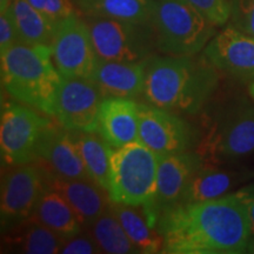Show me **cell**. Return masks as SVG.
Wrapping results in <instances>:
<instances>
[{
    "label": "cell",
    "instance_id": "obj_1",
    "mask_svg": "<svg viewBox=\"0 0 254 254\" xmlns=\"http://www.w3.org/2000/svg\"><path fill=\"white\" fill-rule=\"evenodd\" d=\"M155 230L166 254L246 253L252 232L245 204L236 193L171 208Z\"/></svg>",
    "mask_w": 254,
    "mask_h": 254
},
{
    "label": "cell",
    "instance_id": "obj_2",
    "mask_svg": "<svg viewBox=\"0 0 254 254\" xmlns=\"http://www.w3.org/2000/svg\"><path fill=\"white\" fill-rule=\"evenodd\" d=\"M218 87V69L204 55H154L146 62L142 97L159 109L194 116L207 106Z\"/></svg>",
    "mask_w": 254,
    "mask_h": 254
},
{
    "label": "cell",
    "instance_id": "obj_3",
    "mask_svg": "<svg viewBox=\"0 0 254 254\" xmlns=\"http://www.w3.org/2000/svg\"><path fill=\"white\" fill-rule=\"evenodd\" d=\"M1 85L7 94L45 116L55 117L63 77L47 45L14 44L1 53Z\"/></svg>",
    "mask_w": 254,
    "mask_h": 254
},
{
    "label": "cell",
    "instance_id": "obj_4",
    "mask_svg": "<svg viewBox=\"0 0 254 254\" xmlns=\"http://www.w3.org/2000/svg\"><path fill=\"white\" fill-rule=\"evenodd\" d=\"M195 151L206 164L228 165L254 153V105L244 95L217 105Z\"/></svg>",
    "mask_w": 254,
    "mask_h": 254
},
{
    "label": "cell",
    "instance_id": "obj_5",
    "mask_svg": "<svg viewBox=\"0 0 254 254\" xmlns=\"http://www.w3.org/2000/svg\"><path fill=\"white\" fill-rule=\"evenodd\" d=\"M151 24L159 52L195 56L214 37V25L185 0H154Z\"/></svg>",
    "mask_w": 254,
    "mask_h": 254
},
{
    "label": "cell",
    "instance_id": "obj_6",
    "mask_svg": "<svg viewBox=\"0 0 254 254\" xmlns=\"http://www.w3.org/2000/svg\"><path fill=\"white\" fill-rule=\"evenodd\" d=\"M159 155L140 140L112 148L109 194L113 202L142 206L155 189Z\"/></svg>",
    "mask_w": 254,
    "mask_h": 254
},
{
    "label": "cell",
    "instance_id": "obj_7",
    "mask_svg": "<svg viewBox=\"0 0 254 254\" xmlns=\"http://www.w3.org/2000/svg\"><path fill=\"white\" fill-rule=\"evenodd\" d=\"M98 58L142 63L154 56L155 34L151 23L86 17Z\"/></svg>",
    "mask_w": 254,
    "mask_h": 254
},
{
    "label": "cell",
    "instance_id": "obj_8",
    "mask_svg": "<svg viewBox=\"0 0 254 254\" xmlns=\"http://www.w3.org/2000/svg\"><path fill=\"white\" fill-rule=\"evenodd\" d=\"M49 117L17 100L2 105L0 151L4 166L36 163L44 133L52 124Z\"/></svg>",
    "mask_w": 254,
    "mask_h": 254
},
{
    "label": "cell",
    "instance_id": "obj_9",
    "mask_svg": "<svg viewBox=\"0 0 254 254\" xmlns=\"http://www.w3.org/2000/svg\"><path fill=\"white\" fill-rule=\"evenodd\" d=\"M200 135L182 114L139 103V140L159 157L195 150Z\"/></svg>",
    "mask_w": 254,
    "mask_h": 254
},
{
    "label": "cell",
    "instance_id": "obj_10",
    "mask_svg": "<svg viewBox=\"0 0 254 254\" xmlns=\"http://www.w3.org/2000/svg\"><path fill=\"white\" fill-rule=\"evenodd\" d=\"M204 164L195 150L159 158L155 189L141 206L151 227L155 228L163 215L180 204L190 180Z\"/></svg>",
    "mask_w": 254,
    "mask_h": 254
},
{
    "label": "cell",
    "instance_id": "obj_11",
    "mask_svg": "<svg viewBox=\"0 0 254 254\" xmlns=\"http://www.w3.org/2000/svg\"><path fill=\"white\" fill-rule=\"evenodd\" d=\"M45 187L44 171L37 163L6 166L1 177V232L32 217Z\"/></svg>",
    "mask_w": 254,
    "mask_h": 254
},
{
    "label": "cell",
    "instance_id": "obj_12",
    "mask_svg": "<svg viewBox=\"0 0 254 254\" xmlns=\"http://www.w3.org/2000/svg\"><path fill=\"white\" fill-rule=\"evenodd\" d=\"M51 50L63 78H92L98 56L86 20L77 14L64 19L57 26Z\"/></svg>",
    "mask_w": 254,
    "mask_h": 254
},
{
    "label": "cell",
    "instance_id": "obj_13",
    "mask_svg": "<svg viewBox=\"0 0 254 254\" xmlns=\"http://www.w3.org/2000/svg\"><path fill=\"white\" fill-rule=\"evenodd\" d=\"M104 94L88 78H63L55 118L72 132H97Z\"/></svg>",
    "mask_w": 254,
    "mask_h": 254
},
{
    "label": "cell",
    "instance_id": "obj_14",
    "mask_svg": "<svg viewBox=\"0 0 254 254\" xmlns=\"http://www.w3.org/2000/svg\"><path fill=\"white\" fill-rule=\"evenodd\" d=\"M36 163L44 172L67 179H90L72 131L52 123L44 133Z\"/></svg>",
    "mask_w": 254,
    "mask_h": 254
},
{
    "label": "cell",
    "instance_id": "obj_15",
    "mask_svg": "<svg viewBox=\"0 0 254 254\" xmlns=\"http://www.w3.org/2000/svg\"><path fill=\"white\" fill-rule=\"evenodd\" d=\"M204 56L218 71L239 80L254 79V37L228 26L209 40Z\"/></svg>",
    "mask_w": 254,
    "mask_h": 254
},
{
    "label": "cell",
    "instance_id": "obj_16",
    "mask_svg": "<svg viewBox=\"0 0 254 254\" xmlns=\"http://www.w3.org/2000/svg\"><path fill=\"white\" fill-rule=\"evenodd\" d=\"M45 184L63 196L71 206L82 228L93 222L110 207L109 192L91 179H67L44 172Z\"/></svg>",
    "mask_w": 254,
    "mask_h": 254
},
{
    "label": "cell",
    "instance_id": "obj_17",
    "mask_svg": "<svg viewBox=\"0 0 254 254\" xmlns=\"http://www.w3.org/2000/svg\"><path fill=\"white\" fill-rule=\"evenodd\" d=\"M97 132L112 148L139 140V103L128 98L105 97Z\"/></svg>",
    "mask_w": 254,
    "mask_h": 254
},
{
    "label": "cell",
    "instance_id": "obj_18",
    "mask_svg": "<svg viewBox=\"0 0 254 254\" xmlns=\"http://www.w3.org/2000/svg\"><path fill=\"white\" fill-rule=\"evenodd\" d=\"M146 62L124 63L98 58L91 79L104 97L135 99L144 92Z\"/></svg>",
    "mask_w": 254,
    "mask_h": 254
},
{
    "label": "cell",
    "instance_id": "obj_19",
    "mask_svg": "<svg viewBox=\"0 0 254 254\" xmlns=\"http://www.w3.org/2000/svg\"><path fill=\"white\" fill-rule=\"evenodd\" d=\"M250 173L240 170L222 167V165L202 164L190 180L180 205L196 204L227 195L241 183L246 182Z\"/></svg>",
    "mask_w": 254,
    "mask_h": 254
},
{
    "label": "cell",
    "instance_id": "obj_20",
    "mask_svg": "<svg viewBox=\"0 0 254 254\" xmlns=\"http://www.w3.org/2000/svg\"><path fill=\"white\" fill-rule=\"evenodd\" d=\"M63 239L33 218H28L2 232L1 250L6 253L57 254L60 253Z\"/></svg>",
    "mask_w": 254,
    "mask_h": 254
},
{
    "label": "cell",
    "instance_id": "obj_21",
    "mask_svg": "<svg viewBox=\"0 0 254 254\" xmlns=\"http://www.w3.org/2000/svg\"><path fill=\"white\" fill-rule=\"evenodd\" d=\"M31 218L62 238L73 237L84 230L68 202L46 184Z\"/></svg>",
    "mask_w": 254,
    "mask_h": 254
},
{
    "label": "cell",
    "instance_id": "obj_22",
    "mask_svg": "<svg viewBox=\"0 0 254 254\" xmlns=\"http://www.w3.org/2000/svg\"><path fill=\"white\" fill-rule=\"evenodd\" d=\"M110 207L139 253L163 252V237L155 228L151 227L141 206H129L111 201Z\"/></svg>",
    "mask_w": 254,
    "mask_h": 254
},
{
    "label": "cell",
    "instance_id": "obj_23",
    "mask_svg": "<svg viewBox=\"0 0 254 254\" xmlns=\"http://www.w3.org/2000/svg\"><path fill=\"white\" fill-rule=\"evenodd\" d=\"M86 17L151 23L154 0H73Z\"/></svg>",
    "mask_w": 254,
    "mask_h": 254
},
{
    "label": "cell",
    "instance_id": "obj_24",
    "mask_svg": "<svg viewBox=\"0 0 254 254\" xmlns=\"http://www.w3.org/2000/svg\"><path fill=\"white\" fill-rule=\"evenodd\" d=\"M7 8L13 17L20 43L28 45H52L58 25L34 8L27 0H11Z\"/></svg>",
    "mask_w": 254,
    "mask_h": 254
},
{
    "label": "cell",
    "instance_id": "obj_25",
    "mask_svg": "<svg viewBox=\"0 0 254 254\" xmlns=\"http://www.w3.org/2000/svg\"><path fill=\"white\" fill-rule=\"evenodd\" d=\"M80 148L88 177L109 192L112 147L98 132H73Z\"/></svg>",
    "mask_w": 254,
    "mask_h": 254
},
{
    "label": "cell",
    "instance_id": "obj_26",
    "mask_svg": "<svg viewBox=\"0 0 254 254\" xmlns=\"http://www.w3.org/2000/svg\"><path fill=\"white\" fill-rule=\"evenodd\" d=\"M93 238L103 253L134 254L139 253L136 247L126 234L122 224L109 207L90 226L84 228Z\"/></svg>",
    "mask_w": 254,
    "mask_h": 254
},
{
    "label": "cell",
    "instance_id": "obj_27",
    "mask_svg": "<svg viewBox=\"0 0 254 254\" xmlns=\"http://www.w3.org/2000/svg\"><path fill=\"white\" fill-rule=\"evenodd\" d=\"M198 9L214 26H222L231 15V2L228 0H185Z\"/></svg>",
    "mask_w": 254,
    "mask_h": 254
},
{
    "label": "cell",
    "instance_id": "obj_28",
    "mask_svg": "<svg viewBox=\"0 0 254 254\" xmlns=\"http://www.w3.org/2000/svg\"><path fill=\"white\" fill-rule=\"evenodd\" d=\"M27 1L56 25L62 23L64 19L75 14V7H77L73 0H27Z\"/></svg>",
    "mask_w": 254,
    "mask_h": 254
},
{
    "label": "cell",
    "instance_id": "obj_29",
    "mask_svg": "<svg viewBox=\"0 0 254 254\" xmlns=\"http://www.w3.org/2000/svg\"><path fill=\"white\" fill-rule=\"evenodd\" d=\"M230 2L232 26L254 37V0H231Z\"/></svg>",
    "mask_w": 254,
    "mask_h": 254
},
{
    "label": "cell",
    "instance_id": "obj_30",
    "mask_svg": "<svg viewBox=\"0 0 254 254\" xmlns=\"http://www.w3.org/2000/svg\"><path fill=\"white\" fill-rule=\"evenodd\" d=\"M60 253L63 254H97L103 253L90 234L82 230L73 237L64 238Z\"/></svg>",
    "mask_w": 254,
    "mask_h": 254
},
{
    "label": "cell",
    "instance_id": "obj_31",
    "mask_svg": "<svg viewBox=\"0 0 254 254\" xmlns=\"http://www.w3.org/2000/svg\"><path fill=\"white\" fill-rule=\"evenodd\" d=\"M17 43H20L19 33L13 17L7 8L0 13V55Z\"/></svg>",
    "mask_w": 254,
    "mask_h": 254
},
{
    "label": "cell",
    "instance_id": "obj_32",
    "mask_svg": "<svg viewBox=\"0 0 254 254\" xmlns=\"http://www.w3.org/2000/svg\"><path fill=\"white\" fill-rule=\"evenodd\" d=\"M236 194L246 206L247 213L250 217L251 232H252V236H254V183L241 187L240 190H237Z\"/></svg>",
    "mask_w": 254,
    "mask_h": 254
},
{
    "label": "cell",
    "instance_id": "obj_33",
    "mask_svg": "<svg viewBox=\"0 0 254 254\" xmlns=\"http://www.w3.org/2000/svg\"><path fill=\"white\" fill-rule=\"evenodd\" d=\"M246 253H253L254 254V236L251 237L249 245H247Z\"/></svg>",
    "mask_w": 254,
    "mask_h": 254
},
{
    "label": "cell",
    "instance_id": "obj_34",
    "mask_svg": "<svg viewBox=\"0 0 254 254\" xmlns=\"http://www.w3.org/2000/svg\"><path fill=\"white\" fill-rule=\"evenodd\" d=\"M11 4V0H0V11H5Z\"/></svg>",
    "mask_w": 254,
    "mask_h": 254
},
{
    "label": "cell",
    "instance_id": "obj_35",
    "mask_svg": "<svg viewBox=\"0 0 254 254\" xmlns=\"http://www.w3.org/2000/svg\"><path fill=\"white\" fill-rule=\"evenodd\" d=\"M250 94H251V97H252L253 100H254V80L251 82V85H250Z\"/></svg>",
    "mask_w": 254,
    "mask_h": 254
}]
</instances>
